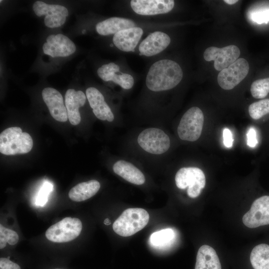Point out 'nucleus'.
I'll return each instance as SVG.
<instances>
[{
  "label": "nucleus",
  "instance_id": "1",
  "mask_svg": "<svg viewBox=\"0 0 269 269\" xmlns=\"http://www.w3.org/2000/svg\"><path fill=\"white\" fill-rule=\"evenodd\" d=\"M182 77V70L177 63L169 59H162L151 66L145 83L150 90L160 92L173 88L180 83Z\"/></svg>",
  "mask_w": 269,
  "mask_h": 269
},
{
  "label": "nucleus",
  "instance_id": "2",
  "mask_svg": "<svg viewBox=\"0 0 269 269\" xmlns=\"http://www.w3.org/2000/svg\"><path fill=\"white\" fill-rule=\"evenodd\" d=\"M33 147L30 134L23 132L20 128L12 127L6 129L0 134V152L6 155L24 154Z\"/></svg>",
  "mask_w": 269,
  "mask_h": 269
},
{
  "label": "nucleus",
  "instance_id": "3",
  "mask_svg": "<svg viewBox=\"0 0 269 269\" xmlns=\"http://www.w3.org/2000/svg\"><path fill=\"white\" fill-rule=\"evenodd\" d=\"M149 215L144 209L131 208L125 210L114 222L113 229L118 235L129 237L142 229L148 223Z\"/></svg>",
  "mask_w": 269,
  "mask_h": 269
},
{
  "label": "nucleus",
  "instance_id": "4",
  "mask_svg": "<svg viewBox=\"0 0 269 269\" xmlns=\"http://www.w3.org/2000/svg\"><path fill=\"white\" fill-rule=\"evenodd\" d=\"M204 123V115L201 110L193 107L188 110L181 118L177 128L179 138L183 140L195 141L200 136Z\"/></svg>",
  "mask_w": 269,
  "mask_h": 269
},
{
  "label": "nucleus",
  "instance_id": "5",
  "mask_svg": "<svg viewBox=\"0 0 269 269\" xmlns=\"http://www.w3.org/2000/svg\"><path fill=\"white\" fill-rule=\"evenodd\" d=\"M176 186L181 189L188 187L187 193L192 198L198 197L206 184V178L203 171L195 167H182L175 176Z\"/></svg>",
  "mask_w": 269,
  "mask_h": 269
},
{
  "label": "nucleus",
  "instance_id": "6",
  "mask_svg": "<svg viewBox=\"0 0 269 269\" xmlns=\"http://www.w3.org/2000/svg\"><path fill=\"white\" fill-rule=\"evenodd\" d=\"M82 229V222L79 219L66 217L51 226L46 231L45 236L53 242H68L79 236Z\"/></svg>",
  "mask_w": 269,
  "mask_h": 269
},
{
  "label": "nucleus",
  "instance_id": "7",
  "mask_svg": "<svg viewBox=\"0 0 269 269\" xmlns=\"http://www.w3.org/2000/svg\"><path fill=\"white\" fill-rule=\"evenodd\" d=\"M139 146L145 151L154 154H161L170 147L168 135L162 130L150 128L142 131L137 137Z\"/></svg>",
  "mask_w": 269,
  "mask_h": 269
},
{
  "label": "nucleus",
  "instance_id": "8",
  "mask_svg": "<svg viewBox=\"0 0 269 269\" xmlns=\"http://www.w3.org/2000/svg\"><path fill=\"white\" fill-rule=\"evenodd\" d=\"M249 71L248 61L244 58H239L219 73L218 83L223 89L231 90L246 78Z\"/></svg>",
  "mask_w": 269,
  "mask_h": 269
},
{
  "label": "nucleus",
  "instance_id": "9",
  "mask_svg": "<svg viewBox=\"0 0 269 269\" xmlns=\"http://www.w3.org/2000/svg\"><path fill=\"white\" fill-rule=\"evenodd\" d=\"M32 8L37 16H45V26L51 28L63 25L69 14L67 8L63 5L49 4L39 0L33 3Z\"/></svg>",
  "mask_w": 269,
  "mask_h": 269
},
{
  "label": "nucleus",
  "instance_id": "10",
  "mask_svg": "<svg viewBox=\"0 0 269 269\" xmlns=\"http://www.w3.org/2000/svg\"><path fill=\"white\" fill-rule=\"evenodd\" d=\"M240 55V50L236 45H230L223 48L211 46L204 51L203 57L207 61L213 60L217 71H221L235 62Z\"/></svg>",
  "mask_w": 269,
  "mask_h": 269
},
{
  "label": "nucleus",
  "instance_id": "11",
  "mask_svg": "<svg viewBox=\"0 0 269 269\" xmlns=\"http://www.w3.org/2000/svg\"><path fill=\"white\" fill-rule=\"evenodd\" d=\"M242 220L250 228L269 225V196H263L254 201Z\"/></svg>",
  "mask_w": 269,
  "mask_h": 269
},
{
  "label": "nucleus",
  "instance_id": "12",
  "mask_svg": "<svg viewBox=\"0 0 269 269\" xmlns=\"http://www.w3.org/2000/svg\"><path fill=\"white\" fill-rule=\"evenodd\" d=\"M43 53L52 57H67L73 54L76 47L74 43L62 34L49 35L42 46Z\"/></svg>",
  "mask_w": 269,
  "mask_h": 269
},
{
  "label": "nucleus",
  "instance_id": "13",
  "mask_svg": "<svg viewBox=\"0 0 269 269\" xmlns=\"http://www.w3.org/2000/svg\"><path fill=\"white\" fill-rule=\"evenodd\" d=\"M42 97L53 118L60 122L67 121L66 106L63 97L58 91L53 88L46 87L42 91Z\"/></svg>",
  "mask_w": 269,
  "mask_h": 269
},
{
  "label": "nucleus",
  "instance_id": "14",
  "mask_svg": "<svg viewBox=\"0 0 269 269\" xmlns=\"http://www.w3.org/2000/svg\"><path fill=\"white\" fill-rule=\"evenodd\" d=\"M133 10L137 14L152 15L166 13L174 7L172 0H132L130 2Z\"/></svg>",
  "mask_w": 269,
  "mask_h": 269
},
{
  "label": "nucleus",
  "instance_id": "15",
  "mask_svg": "<svg viewBox=\"0 0 269 269\" xmlns=\"http://www.w3.org/2000/svg\"><path fill=\"white\" fill-rule=\"evenodd\" d=\"M120 72V67L113 62L103 65L97 70L99 77L103 81H112L125 89L132 88L134 84L133 76L127 73L117 74Z\"/></svg>",
  "mask_w": 269,
  "mask_h": 269
},
{
  "label": "nucleus",
  "instance_id": "16",
  "mask_svg": "<svg viewBox=\"0 0 269 269\" xmlns=\"http://www.w3.org/2000/svg\"><path fill=\"white\" fill-rule=\"evenodd\" d=\"M170 38L165 33L156 31L149 34L139 46L141 55L152 56L163 51L170 44Z\"/></svg>",
  "mask_w": 269,
  "mask_h": 269
},
{
  "label": "nucleus",
  "instance_id": "17",
  "mask_svg": "<svg viewBox=\"0 0 269 269\" xmlns=\"http://www.w3.org/2000/svg\"><path fill=\"white\" fill-rule=\"evenodd\" d=\"M86 97L95 116L99 120L112 122L114 116L105 101L103 94L96 88L89 87L86 91Z\"/></svg>",
  "mask_w": 269,
  "mask_h": 269
},
{
  "label": "nucleus",
  "instance_id": "18",
  "mask_svg": "<svg viewBox=\"0 0 269 269\" xmlns=\"http://www.w3.org/2000/svg\"><path fill=\"white\" fill-rule=\"evenodd\" d=\"M86 100V95L82 91L69 89L66 91L65 96V106L68 118L72 125L76 126L80 123L81 116L79 109L84 105Z\"/></svg>",
  "mask_w": 269,
  "mask_h": 269
},
{
  "label": "nucleus",
  "instance_id": "19",
  "mask_svg": "<svg viewBox=\"0 0 269 269\" xmlns=\"http://www.w3.org/2000/svg\"><path fill=\"white\" fill-rule=\"evenodd\" d=\"M143 34V30L138 27L121 30L114 34L113 41L120 50L125 52L133 51Z\"/></svg>",
  "mask_w": 269,
  "mask_h": 269
},
{
  "label": "nucleus",
  "instance_id": "20",
  "mask_svg": "<svg viewBox=\"0 0 269 269\" xmlns=\"http://www.w3.org/2000/svg\"><path fill=\"white\" fill-rule=\"evenodd\" d=\"M134 27H135V23L130 19L113 17L98 23L96 30L100 35H108Z\"/></svg>",
  "mask_w": 269,
  "mask_h": 269
},
{
  "label": "nucleus",
  "instance_id": "21",
  "mask_svg": "<svg viewBox=\"0 0 269 269\" xmlns=\"http://www.w3.org/2000/svg\"><path fill=\"white\" fill-rule=\"evenodd\" d=\"M114 172L126 181L135 185H142L145 181L143 174L131 163L119 160L113 165Z\"/></svg>",
  "mask_w": 269,
  "mask_h": 269
},
{
  "label": "nucleus",
  "instance_id": "22",
  "mask_svg": "<svg viewBox=\"0 0 269 269\" xmlns=\"http://www.w3.org/2000/svg\"><path fill=\"white\" fill-rule=\"evenodd\" d=\"M195 269H222L215 250L208 245H203L198 250Z\"/></svg>",
  "mask_w": 269,
  "mask_h": 269
},
{
  "label": "nucleus",
  "instance_id": "23",
  "mask_svg": "<svg viewBox=\"0 0 269 269\" xmlns=\"http://www.w3.org/2000/svg\"><path fill=\"white\" fill-rule=\"evenodd\" d=\"M100 188L99 182L91 180L80 183L72 188L69 192V197L75 202L85 201L95 195Z\"/></svg>",
  "mask_w": 269,
  "mask_h": 269
},
{
  "label": "nucleus",
  "instance_id": "24",
  "mask_svg": "<svg viewBox=\"0 0 269 269\" xmlns=\"http://www.w3.org/2000/svg\"><path fill=\"white\" fill-rule=\"evenodd\" d=\"M250 262L254 269H269V245L261 244L255 246L251 253Z\"/></svg>",
  "mask_w": 269,
  "mask_h": 269
},
{
  "label": "nucleus",
  "instance_id": "25",
  "mask_svg": "<svg viewBox=\"0 0 269 269\" xmlns=\"http://www.w3.org/2000/svg\"><path fill=\"white\" fill-rule=\"evenodd\" d=\"M175 237L174 231L167 228L152 233L149 238V242L152 246L156 248H162L170 245Z\"/></svg>",
  "mask_w": 269,
  "mask_h": 269
},
{
  "label": "nucleus",
  "instance_id": "26",
  "mask_svg": "<svg viewBox=\"0 0 269 269\" xmlns=\"http://www.w3.org/2000/svg\"><path fill=\"white\" fill-rule=\"evenodd\" d=\"M251 93L256 99L265 98L269 93V77L257 80L251 86Z\"/></svg>",
  "mask_w": 269,
  "mask_h": 269
},
{
  "label": "nucleus",
  "instance_id": "27",
  "mask_svg": "<svg viewBox=\"0 0 269 269\" xmlns=\"http://www.w3.org/2000/svg\"><path fill=\"white\" fill-rule=\"evenodd\" d=\"M249 113L254 120H258L269 113V99L254 102L249 107Z\"/></svg>",
  "mask_w": 269,
  "mask_h": 269
},
{
  "label": "nucleus",
  "instance_id": "28",
  "mask_svg": "<svg viewBox=\"0 0 269 269\" xmlns=\"http://www.w3.org/2000/svg\"><path fill=\"white\" fill-rule=\"evenodd\" d=\"M19 237L15 231L7 229L0 225V249L6 246L7 243L10 245H14L18 241Z\"/></svg>",
  "mask_w": 269,
  "mask_h": 269
},
{
  "label": "nucleus",
  "instance_id": "29",
  "mask_svg": "<svg viewBox=\"0 0 269 269\" xmlns=\"http://www.w3.org/2000/svg\"><path fill=\"white\" fill-rule=\"evenodd\" d=\"M53 188L52 185L49 182H45L40 191H39L36 199V203L37 205L42 206L47 201V197L49 193L52 191Z\"/></svg>",
  "mask_w": 269,
  "mask_h": 269
},
{
  "label": "nucleus",
  "instance_id": "30",
  "mask_svg": "<svg viewBox=\"0 0 269 269\" xmlns=\"http://www.w3.org/2000/svg\"><path fill=\"white\" fill-rule=\"evenodd\" d=\"M252 19L256 22L261 24L269 21V9L260 10L252 14Z\"/></svg>",
  "mask_w": 269,
  "mask_h": 269
},
{
  "label": "nucleus",
  "instance_id": "31",
  "mask_svg": "<svg viewBox=\"0 0 269 269\" xmlns=\"http://www.w3.org/2000/svg\"><path fill=\"white\" fill-rule=\"evenodd\" d=\"M247 145L251 147H255L258 143L257 134L255 129L251 127L247 134Z\"/></svg>",
  "mask_w": 269,
  "mask_h": 269
},
{
  "label": "nucleus",
  "instance_id": "32",
  "mask_svg": "<svg viewBox=\"0 0 269 269\" xmlns=\"http://www.w3.org/2000/svg\"><path fill=\"white\" fill-rule=\"evenodd\" d=\"M223 143L227 148L232 147L234 139L231 131L228 128H225L223 131Z\"/></svg>",
  "mask_w": 269,
  "mask_h": 269
},
{
  "label": "nucleus",
  "instance_id": "33",
  "mask_svg": "<svg viewBox=\"0 0 269 269\" xmlns=\"http://www.w3.org/2000/svg\"><path fill=\"white\" fill-rule=\"evenodd\" d=\"M0 269H21L17 264L12 262L8 258L0 259Z\"/></svg>",
  "mask_w": 269,
  "mask_h": 269
},
{
  "label": "nucleus",
  "instance_id": "34",
  "mask_svg": "<svg viewBox=\"0 0 269 269\" xmlns=\"http://www.w3.org/2000/svg\"><path fill=\"white\" fill-rule=\"evenodd\" d=\"M224 1L228 4L232 5V4H234L237 3L238 1V0H224Z\"/></svg>",
  "mask_w": 269,
  "mask_h": 269
},
{
  "label": "nucleus",
  "instance_id": "35",
  "mask_svg": "<svg viewBox=\"0 0 269 269\" xmlns=\"http://www.w3.org/2000/svg\"><path fill=\"white\" fill-rule=\"evenodd\" d=\"M104 223L105 225H109L111 224V221L108 218H107L104 220Z\"/></svg>",
  "mask_w": 269,
  "mask_h": 269
},
{
  "label": "nucleus",
  "instance_id": "36",
  "mask_svg": "<svg viewBox=\"0 0 269 269\" xmlns=\"http://www.w3.org/2000/svg\"></svg>",
  "mask_w": 269,
  "mask_h": 269
}]
</instances>
